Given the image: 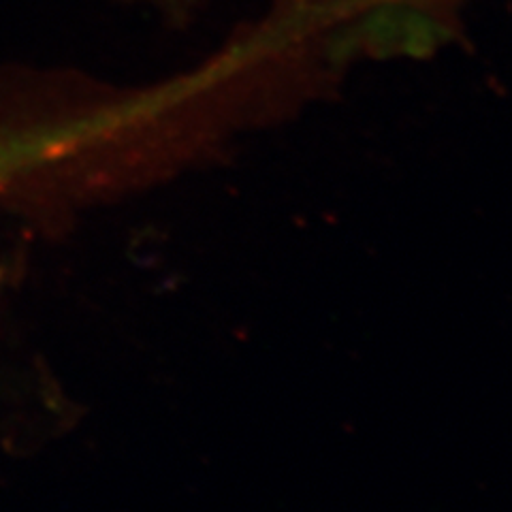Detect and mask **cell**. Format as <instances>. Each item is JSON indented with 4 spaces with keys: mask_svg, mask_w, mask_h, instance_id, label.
I'll return each mask as SVG.
<instances>
[{
    "mask_svg": "<svg viewBox=\"0 0 512 512\" xmlns=\"http://www.w3.org/2000/svg\"><path fill=\"white\" fill-rule=\"evenodd\" d=\"M43 150L39 137L0 126V192L18 180L32 163H37Z\"/></svg>",
    "mask_w": 512,
    "mask_h": 512,
    "instance_id": "cell-1",
    "label": "cell"
},
{
    "mask_svg": "<svg viewBox=\"0 0 512 512\" xmlns=\"http://www.w3.org/2000/svg\"><path fill=\"white\" fill-rule=\"evenodd\" d=\"M152 3L167 5V7H175V5H192V3H197V0H152Z\"/></svg>",
    "mask_w": 512,
    "mask_h": 512,
    "instance_id": "cell-2",
    "label": "cell"
}]
</instances>
